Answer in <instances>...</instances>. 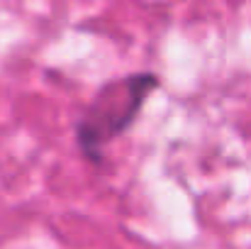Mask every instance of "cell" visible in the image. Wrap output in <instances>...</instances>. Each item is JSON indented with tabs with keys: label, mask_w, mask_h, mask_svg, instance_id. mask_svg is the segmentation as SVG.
<instances>
[{
	"label": "cell",
	"mask_w": 251,
	"mask_h": 249,
	"mask_svg": "<svg viewBox=\"0 0 251 249\" xmlns=\"http://www.w3.org/2000/svg\"><path fill=\"white\" fill-rule=\"evenodd\" d=\"M159 85L156 74H132L107 83L76 122V142L90 162H100L105 147L125 135Z\"/></svg>",
	"instance_id": "6da1fadb"
}]
</instances>
